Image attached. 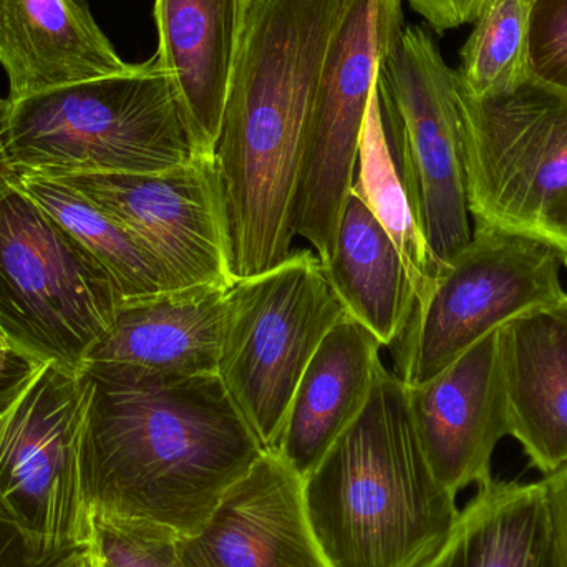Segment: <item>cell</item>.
<instances>
[{"label": "cell", "instance_id": "9a60e30c", "mask_svg": "<svg viewBox=\"0 0 567 567\" xmlns=\"http://www.w3.org/2000/svg\"><path fill=\"white\" fill-rule=\"evenodd\" d=\"M228 290L193 286L125 300L85 363L152 385L218 373Z\"/></svg>", "mask_w": 567, "mask_h": 567}, {"label": "cell", "instance_id": "8fae6325", "mask_svg": "<svg viewBox=\"0 0 567 567\" xmlns=\"http://www.w3.org/2000/svg\"><path fill=\"white\" fill-rule=\"evenodd\" d=\"M403 27V0H353L327 55L292 206L293 236L312 246L322 266L355 183L380 62Z\"/></svg>", "mask_w": 567, "mask_h": 567}, {"label": "cell", "instance_id": "5bb4252c", "mask_svg": "<svg viewBox=\"0 0 567 567\" xmlns=\"http://www.w3.org/2000/svg\"><path fill=\"white\" fill-rule=\"evenodd\" d=\"M185 567H330L307 522L302 478L266 452L196 535L178 539Z\"/></svg>", "mask_w": 567, "mask_h": 567}, {"label": "cell", "instance_id": "1f68e13d", "mask_svg": "<svg viewBox=\"0 0 567 567\" xmlns=\"http://www.w3.org/2000/svg\"><path fill=\"white\" fill-rule=\"evenodd\" d=\"M69 567H95L92 556H90L89 546H86L85 551L80 553L79 558Z\"/></svg>", "mask_w": 567, "mask_h": 567}, {"label": "cell", "instance_id": "52a82bcc", "mask_svg": "<svg viewBox=\"0 0 567 567\" xmlns=\"http://www.w3.org/2000/svg\"><path fill=\"white\" fill-rule=\"evenodd\" d=\"M347 310L310 249L233 282L218 375L266 452H276L297 385Z\"/></svg>", "mask_w": 567, "mask_h": 567}, {"label": "cell", "instance_id": "f546056e", "mask_svg": "<svg viewBox=\"0 0 567 567\" xmlns=\"http://www.w3.org/2000/svg\"><path fill=\"white\" fill-rule=\"evenodd\" d=\"M35 365L39 363L29 362L20 357L0 336V405Z\"/></svg>", "mask_w": 567, "mask_h": 567}, {"label": "cell", "instance_id": "603a6c76", "mask_svg": "<svg viewBox=\"0 0 567 567\" xmlns=\"http://www.w3.org/2000/svg\"><path fill=\"white\" fill-rule=\"evenodd\" d=\"M353 186L399 248L420 302L439 271L423 231L419 202L392 153L377 83L370 95Z\"/></svg>", "mask_w": 567, "mask_h": 567}, {"label": "cell", "instance_id": "cb8c5ba5", "mask_svg": "<svg viewBox=\"0 0 567 567\" xmlns=\"http://www.w3.org/2000/svg\"><path fill=\"white\" fill-rule=\"evenodd\" d=\"M529 13L532 0H486L455 69L466 93L499 95L532 79Z\"/></svg>", "mask_w": 567, "mask_h": 567}, {"label": "cell", "instance_id": "9c48e42d", "mask_svg": "<svg viewBox=\"0 0 567 567\" xmlns=\"http://www.w3.org/2000/svg\"><path fill=\"white\" fill-rule=\"evenodd\" d=\"M377 90L393 156L419 202L440 275L473 236L455 69L425 27L405 25L380 62Z\"/></svg>", "mask_w": 567, "mask_h": 567}, {"label": "cell", "instance_id": "484cf974", "mask_svg": "<svg viewBox=\"0 0 567 567\" xmlns=\"http://www.w3.org/2000/svg\"><path fill=\"white\" fill-rule=\"evenodd\" d=\"M529 72L533 80L567 90V0H532Z\"/></svg>", "mask_w": 567, "mask_h": 567}, {"label": "cell", "instance_id": "4316f807", "mask_svg": "<svg viewBox=\"0 0 567 567\" xmlns=\"http://www.w3.org/2000/svg\"><path fill=\"white\" fill-rule=\"evenodd\" d=\"M436 33L475 22L486 0H406Z\"/></svg>", "mask_w": 567, "mask_h": 567}, {"label": "cell", "instance_id": "ba28073f", "mask_svg": "<svg viewBox=\"0 0 567 567\" xmlns=\"http://www.w3.org/2000/svg\"><path fill=\"white\" fill-rule=\"evenodd\" d=\"M80 370L39 363L0 405V525L39 556L89 546Z\"/></svg>", "mask_w": 567, "mask_h": 567}, {"label": "cell", "instance_id": "ffe728a7", "mask_svg": "<svg viewBox=\"0 0 567 567\" xmlns=\"http://www.w3.org/2000/svg\"><path fill=\"white\" fill-rule=\"evenodd\" d=\"M347 313L392 349L416 306L402 255L353 186L346 202L332 258L322 266Z\"/></svg>", "mask_w": 567, "mask_h": 567}, {"label": "cell", "instance_id": "d4e9b609", "mask_svg": "<svg viewBox=\"0 0 567 567\" xmlns=\"http://www.w3.org/2000/svg\"><path fill=\"white\" fill-rule=\"evenodd\" d=\"M178 539L152 523L93 516L89 551L95 567H185Z\"/></svg>", "mask_w": 567, "mask_h": 567}, {"label": "cell", "instance_id": "e0dca14e", "mask_svg": "<svg viewBox=\"0 0 567 567\" xmlns=\"http://www.w3.org/2000/svg\"><path fill=\"white\" fill-rule=\"evenodd\" d=\"M248 0H155L156 59L172 76L199 156L213 159Z\"/></svg>", "mask_w": 567, "mask_h": 567}, {"label": "cell", "instance_id": "3957f363", "mask_svg": "<svg viewBox=\"0 0 567 567\" xmlns=\"http://www.w3.org/2000/svg\"><path fill=\"white\" fill-rule=\"evenodd\" d=\"M307 522L330 567H423L460 508L436 478L406 386L385 365L369 402L302 478Z\"/></svg>", "mask_w": 567, "mask_h": 567}, {"label": "cell", "instance_id": "2e32d148", "mask_svg": "<svg viewBox=\"0 0 567 567\" xmlns=\"http://www.w3.org/2000/svg\"><path fill=\"white\" fill-rule=\"evenodd\" d=\"M509 436L543 476L567 465V293L498 329Z\"/></svg>", "mask_w": 567, "mask_h": 567}, {"label": "cell", "instance_id": "7c38bea8", "mask_svg": "<svg viewBox=\"0 0 567 567\" xmlns=\"http://www.w3.org/2000/svg\"><path fill=\"white\" fill-rule=\"evenodd\" d=\"M55 179L138 236L168 269L176 289L233 286L213 159L196 156L150 175L85 173Z\"/></svg>", "mask_w": 567, "mask_h": 567}, {"label": "cell", "instance_id": "ac0fdd59", "mask_svg": "<svg viewBox=\"0 0 567 567\" xmlns=\"http://www.w3.org/2000/svg\"><path fill=\"white\" fill-rule=\"evenodd\" d=\"M9 102L128 72L85 0H0Z\"/></svg>", "mask_w": 567, "mask_h": 567}, {"label": "cell", "instance_id": "7402d4cb", "mask_svg": "<svg viewBox=\"0 0 567 567\" xmlns=\"http://www.w3.org/2000/svg\"><path fill=\"white\" fill-rule=\"evenodd\" d=\"M17 183L105 266L125 300L176 289L158 256L82 193L49 176L19 175Z\"/></svg>", "mask_w": 567, "mask_h": 567}, {"label": "cell", "instance_id": "5b68a950", "mask_svg": "<svg viewBox=\"0 0 567 567\" xmlns=\"http://www.w3.org/2000/svg\"><path fill=\"white\" fill-rule=\"evenodd\" d=\"M123 302L105 266L17 179L0 185V336L20 357L82 369Z\"/></svg>", "mask_w": 567, "mask_h": 567}, {"label": "cell", "instance_id": "4fadbf2b", "mask_svg": "<svg viewBox=\"0 0 567 567\" xmlns=\"http://www.w3.org/2000/svg\"><path fill=\"white\" fill-rule=\"evenodd\" d=\"M406 399L426 460L450 493L493 480L496 446L509 436L498 330L429 382L406 386Z\"/></svg>", "mask_w": 567, "mask_h": 567}, {"label": "cell", "instance_id": "8992f818", "mask_svg": "<svg viewBox=\"0 0 567 567\" xmlns=\"http://www.w3.org/2000/svg\"><path fill=\"white\" fill-rule=\"evenodd\" d=\"M455 93L475 228L542 243L567 265V90L529 79L472 96L455 73Z\"/></svg>", "mask_w": 567, "mask_h": 567}, {"label": "cell", "instance_id": "d6986e66", "mask_svg": "<svg viewBox=\"0 0 567 567\" xmlns=\"http://www.w3.org/2000/svg\"><path fill=\"white\" fill-rule=\"evenodd\" d=\"M382 343L346 313L310 359L276 453L306 478L369 402L383 363Z\"/></svg>", "mask_w": 567, "mask_h": 567}, {"label": "cell", "instance_id": "4dcf8cb0", "mask_svg": "<svg viewBox=\"0 0 567 567\" xmlns=\"http://www.w3.org/2000/svg\"><path fill=\"white\" fill-rule=\"evenodd\" d=\"M7 100L0 99V185L17 179L16 172L10 165L9 156L6 152V143H3V116H6Z\"/></svg>", "mask_w": 567, "mask_h": 567}, {"label": "cell", "instance_id": "44dd1931", "mask_svg": "<svg viewBox=\"0 0 567 567\" xmlns=\"http://www.w3.org/2000/svg\"><path fill=\"white\" fill-rule=\"evenodd\" d=\"M553 528L542 480H489L476 488L423 567H551Z\"/></svg>", "mask_w": 567, "mask_h": 567}, {"label": "cell", "instance_id": "f1b7e54d", "mask_svg": "<svg viewBox=\"0 0 567 567\" xmlns=\"http://www.w3.org/2000/svg\"><path fill=\"white\" fill-rule=\"evenodd\" d=\"M85 549L39 556L27 546L19 533L9 526L0 525V567H69Z\"/></svg>", "mask_w": 567, "mask_h": 567}, {"label": "cell", "instance_id": "7a4b0ae2", "mask_svg": "<svg viewBox=\"0 0 567 567\" xmlns=\"http://www.w3.org/2000/svg\"><path fill=\"white\" fill-rule=\"evenodd\" d=\"M353 0H248L213 166L233 282L292 251V206L317 86Z\"/></svg>", "mask_w": 567, "mask_h": 567}, {"label": "cell", "instance_id": "30bf717a", "mask_svg": "<svg viewBox=\"0 0 567 567\" xmlns=\"http://www.w3.org/2000/svg\"><path fill=\"white\" fill-rule=\"evenodd\" d=\"M561 256L542 243L475 228L468 245L416 302L392 347L393 373L420 385L513 317L561 296Z\"/></svg>", "mask_w": 567, "mask_h": 567}, {"label": "cell", "instance_id": "6da1fadb", "mask_svg": "<svg viewBox=\"0 0 567 567\" xmlns=\"http://www.w3.org/2000/svg\"><path fill=\"white\" fill-rule=\"evenodd\" d=\"M80 375V475L90 518L196 535L266 453L218 373L152 385L85 363Z\"/></svg>", "mask_w": 567, "mask_h": 567}, {"label": "cell", "instance_id": "83f0119b", "mask_svg": "<svg viewBox=\"0 0 567 567\" xmlns=\"http://www.w3.org/2000/svg\"><path fill=\"white\" fill-rule=\"evenodd\" d=\"M542 482L551 509V567H567V465L551 475L543 476Z\"/></svg>", "mask_w": 567, "mask_h": 567}, {"label": "cell", "instance_id": "277c9868", "mask_svg": "<svg viewBox=\"0 0 567 567\" xmlns=\"http://www.w3.org/2000/svg\"><path fill=\"white\" fill-rule=\"evenodd\" d=\"M3 143L16 175L168 172L198 155L156 55L118 75L9 102Z\"/></svg>", "mask_w": 567, "mask_h": 567}]
</instances>
